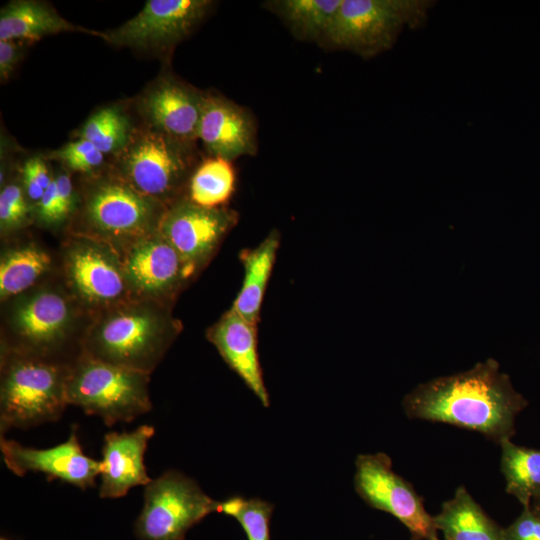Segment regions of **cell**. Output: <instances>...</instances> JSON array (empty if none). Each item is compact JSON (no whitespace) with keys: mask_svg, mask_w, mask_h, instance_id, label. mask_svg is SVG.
I'll list each match as a JSON object with an SVG mask.
<instances>
[{"mask_svg":"<svg viewBox=\"0 0 540 540\" xmlns=\"http://www.w3.org/2000/svg\"><path fill=\"white\" fill-rule=\"evenodd\" d=\"M402 405L411 419L470 429L500 444L515 434L516 417L528 401L489 358L467 371L418 385Z\"/></svg>","mask_w":540,"mask_h":540,"instance_id":"cell-1","label":"cell"},{"mask_svg":"<svg viewBox=\"0 0 540 540\" xmlns=\"http://www.w3.org/2000/svg\"><path fill=\"white\" fill-rule=\"evenodd\" d=\"M69 365L11 352L2 365L0 436L58 420L66 406Z\"/></svg>","mask_w":540,"mask_h":540,"instance_id":"cell-2","label":"cell"},{"mask_svg":"<svg viewBox=\"0 0 540 540\" xmlns=\"http://www.w3.org/2000/svg\"><path fill=\"white\" fill-rule=\"evenodd\" d=\"M148 385L149 374L81 354L68 367L66 399L112 426L151 410Z\"/></svg>","mask_w":540,"mask_h":540,"instance_id":"cell-3","label":"cell"},{"mask_svg":"<svg viewBox=\"0 0 540 540\" xmlns=\"http://www.w3.org/2000/svg\"><path fill=\"white\" fill-rule=\"evenodd\" d=\"M177 332L164 314L146 307H128L107 315L94 327L81 354L149 374Z\"/></svg>","mask_w":540,"mask_h":540,"instance_id":"cell-4","label":"cell"},{"mask_svg":"<svg viewBox=\"0 0 540 540\" xmlns=\"http://www.w3.org/2000/svg\"><path fill=\"white\" fill-rule=\"evenodd\" d=\"M430 0H342L324 38L362 57L390 49L401 31L422 28Z\"/></svg>","mask_w":540,"mask_h":540,"instance_id":"cell-5","label":"cell"},{"mask_svg":"<svg viewBox=\"0 0 540 540\" xmlns=\"http://www.w3.org/2000/svg\"><path fill=\"white\" fill-rule=\"evenodd\" d=\"M192 142L174 139L153 127L135 130L119 152L122 178L158 202L184 186L193 164Z\"/></svg>","mask_w":540,"mask_h":540,"instance_id":"cell-6","label":"cell"},{"mask_svg":"<svg viewBox=\"0 0 540 540\" xmlns=\"http://www.w3.org/2000/svg\"><path fill=\"white\" fill-rule=\"evenodd\" d=\"M219 506L220 502L205 494L195 480L168 470L145 486L134 534L139 540H185L188 530L207 515L219 512Z\"/></svg>","mask_w":540,"mask_h":540,"instance_id":"cell-7","label":"cell"},{"mask_svg":"<svg viewBox=\"0 0 540 540\" xmlns=\"http://www.w3.org/2000/svg\"><path fill=\"white\" fill-rule=\"evenodd\" d=\"M355 465L354 487L367 505L394 516L412 537L439 540L433 516L413 486L393 471L388 455L361 454Z\"/></svg>","mask_w":540,"mask_h":540,"instance_id":"cell-8","label":"cell"},{"mask_svg":"<svg viewBox=\"0 0 540 540\" xmlns=\"http://www.w3.org/2000/svg\"><path fill=\"white\" fill-rule=\"evenodd\" d=\"M237 222L234 210L206 208L182 199L163 213L158 228L193 274L211 258Z\"/></svg>","mask_w":540,"mask_h":540,"instance_id":"cell-9","label":"cell"},{"mask_svg":"<svg viewBox=\"0 0 540 540\" xmlns=\"http://www.w3.org/2000/svg\"><path fill=\"white\" fill-rule=\"evenodd\" d=\"M211 6L209 0H149L137 15L102 38L119 46L163 50L190 34Z\"/></svg>","mask_w":540,"mask_h":540,"instance_id":"cell-10","label":"cell"},{"mask_svg":"<svg viewBox=\"0 0 540 540\" xmlns=\"http://www.w3.org/2000/svg\"><path fill=\"white\" fill-rule=\"evenodd\" d=\"M84 214L95 231L114 238L145 237L163 215L156 200L139 193L122 177L103 179L94 185L87 195Z\"/></svg>","mask_w":540,"mask_h":540,"instance_id":"cell-11","label":"cell"},{"mask_svg":"<svg viewBox=\"0 0 540 540\" xmlns=\"http://www.w3.org/2000/svg\"><path fill=\"white\" fill-rule=\"evenodd\" d=\"M0 450L7 468L17 476L40 472L48 479H58L82 490L95 486L100 461L87 456L73 428L68 439L47 449L24 446L0 436Z\"/></svg>","mask_w":540,"mask_h":540,"instance_id":"cell-12","label":"cell"},{"mask_svg":"<svg viewBox=\"0 0 540 540\" xmlns=\"http://www.w3.org/2000/svg\"><path fill=\"white\" fill-rule=\"evenodd\" d=\"M70 317L69 304L62 295L46 291L32 296L15 311L14 331L19 342L12 352L52 361L50 355L63 342Z\"/></svg>","mask_w":540,"mask_h":540,"instance_id":"cell-13","label":"cell"},{"mask_svg":"<svg viewBox=\"0 0 540 540\" xmlns=\"http://www.w3.org/2000/svg\"><path fill=\"white\" fill-rule=\"evenodd\" d=\"M197 138L213 157L232 161L254 155L256 126L252 116L236 103L204 93Z\"/></svg>","mask_w":540,"mask_h":540,"instance_id":"cell-14","label":"cell"},{"mask_svg":"<svg viewBox=\"0 0 540 540\" xmlns=\"http://www.w3.org/2000/svg\"><path fill=\"white\" fill-rule=\"evenodd\" d=\"M154 433V427L141 425L130 432L105 434L99 474L101 498L123 497L131 488L146 486L152 480L146 471L144 455Z\"/></svg>","mask_w":540,"mask_h":540,"instance_id":"cell-15","label":"cell"},{"mask_svg":"<svg viewBox=\"0 0 540 540\" xmlns=\"http://www.w3.org/2000/svg\"><path fill=\"white\" fill-rule=\"evenodd\" d=\"M123 270L129 285L141 294L153 296L173 293L192 275L160 233L140 238L129 251Z\"/></svg>","mask_w":540,"mask_h":540,"instance_id":"cell-16","label":"cell"},{"mask_svg":"<svg viewBox=\"0 0 540 540\" xmlns=\"http://www.w3.org/2000/svg\"><path fill=\"white\" fill-rule=\"evenodd\" d=\"M204 93L172 78L153 85L141 98L140 109L150 126L180 141L197 139Z\"/></svg>","mask_w":540,"mask_h":540,"instance_id":"cell-17","label":"cell"},{"mask_svg":"<svg viewBox=\"0 0 540 540\" xmlns=\"http://www.w3.org/2000/svg\"><path fill=\"white\" fill-rule=\"evenodd\" d=\"M257 326L230 308L208 330L207 337L262 405L269 407L270 396L258 355Z\"/></svg>","mask_w":540,"mask_h":540,"instance_id":"cell-18","label":"cell"},{"mask_svg":"<svg viewBox=\"0 0 540 540\" xmlns=\"http://www.w3.org/2000/svg\"><path fill=\"white\" fill-rule=\"evenodd\" d=\"M68 272L76 291L91 303L114 302L129 285L124 270L112 256L91 243H82L70 251Z\"/></svg>","mask_w":540,"mask_h":540,"instance_id":"cell-19","label":"cell"},{"mask_svg":"<svg viewBox=\"0 0 540 540\" xmlns=\"http://www.w3.org/2000/svg\"><path fill=\"white\" fill-rule=\"evenodd\" d=\"M81 31L103 37V33L75 26L43 2L17 0L0 11V41H35L60 32Z\"/></svg>","mask_w":540,"mask_h":540,"instance_id":"cell-20","label":"cell"},{"mask_svg":"<svg viewBox=\"0 0 540 540\" xmlns=\"http://www.w3.org/2000/svg\"><path fill=\"white\" fill-rule=\"evenodd\" d=\"M279 245V232L273 230L257 247L245 249L239 255L244 267V279L231 309L256 325L260 321L262 302Z\"/></svg>","mask_w":540,"mask_h":540,"instance_id":"cell-21","label":"cell"},{"mask_svg":"<svg viewBox=\"0 0 540 540\" xmlns=\"http://www.w3.org/2000/svg\"><path fill=\"white\" fill-rule=\"evenodd\" d=\"M433 520L444 540H504L503 528L485 513L464 486L443 502Z\"/></svg>","mask_w":540,"mask_h":540,"instance_id":"cell-22","label":"cell"},{"mask_svg":"<svg viewBox=\"0 0 540 540\" xmlns=\"http://www.w3.org/2000/svg\"><path fill=\"white\" fill-rule=\"evenodd\" d=\"M501 446V472L506 492L525 506L540 496V450L516 445L511 439Z\"/></svg>","mask_w":540,"mask_h":540,"instance_id":"cell-23","label":"cell"},{"mask_svg":"<svg viewBox=\"0 0 540 540\" xmlns=\"http://www.w3.org/2000/svg\"><path fill=\"white\" fill-rule=\"evenodd\" d=\"M236 175L231 161L210 157L190 175L188 199L206 208H219L230 200L235 190Z\"/></svg>","mask_w":540,"mask_h":540,"instance_id":"cell-24","label":"cell"},{"mask_svg":"<svg viewBox=\"0 0 540 540\" xmlns=\"http://www.w3.org/2000/svg\"><path fill=\"white\" fill-rule=\"evenodd\" d=\"M342 0H280L269 2L292 31L306 39L324 37Z\"/></svg>","mask_w":540,"mask_h":540,"instance_id":"cell-25","label":"cell"},{"mask_svg":"<svg viewBox=\"0 0 540 540\" xmlns=\"http://www.w3.org/2000/svg\"><path fill=\"white\" fill-rule=\"evenodd\" d=\"M50 257L35 247H24L6 254L0 264V293L2 298L19 294L48 269Z\"/></svg>","mask_w":540,"mask_h":540,"instance_id":"cell-26","label":"cell"},{"mask_svg":"<svg viewBox=\"0 0 540 540\" xmlns=\"http://www.w3.org/2000/svg\"><path fill=\"white\" fill-rule=\"evenodd\" d=\"M131 133L127 117L119 109L107 107L93 114L79 135L103 154H108L119 153L127 144Z\"/></svg>","mask_w":540,"mask_h":540,"instance_id":"cell-27","label":"cell"},{"mask_svg":"<svg viewBox=\"0 0 540 540\" xmlns=\"http://www.w3.org/2000/svg\"><path fill=\"white\" fill-rule=\"evenodd\" d=\"M274 506L260 498L233 496L220 502L219 513L234 517L248 540H270V520Z\"/></svg>","mask_w":540,"mask_h":540,"instance_id":"cell-28","label":"cell"},{"mask_svg":"<svg viewBox=\"0 0 540 540\" xmlns=\"http://www.w3.org/2000/svg\"><path fill=\"white\" fill-rule=\"evenodd\" d=\"M49 157L61 161L71 170L83 173L96 169L104 161V154L82 138L52 152Z\"/></svg>","mask_w":540,"mask_h":540,"instance_id":"cell-29","label":"cell"},{"mask_svg":"<svg viewBox=\"0 0 540 540\" xmlns=\"http://www.w3.org/2000/svg\"><path fill=\"white\" fill-rule=\"evenodd\" d=\"M29 213L22 188L14 183L6 185L0 193V224L2 230L21 226Z\"/></svg>","mask_w":540,"mask_h":540,"instance_id":"cell-30","label":"cell"},{"mask_svg":"<svg viewBox=\"0 0 540 540\" xmlns=\"http://www.w3.org/2000/svg\"><path fill=\"white\" fill-rule=\"evenodd\" d=\"M22 174L27 195L38 203L54 179L46 163L40 157L30 158L24 164Z\"/></svg>","mask_w":540,"mask_h":540,"instance_id":"cell-31","label":"cell"},{"mask_svg":"<svg viewBox=\"0 0 540 540\" xmlns=\"http://www.w3.org/2000/svg\"><path fill=\"white\" fill-rule=\"evenodd\" d=\"M504 540H540V516L529 506L523 507L521 514L503 528Z\"/></svg>","mask_w":540,"mask_h":540,"instance_id":"cell-32","label":"cell"},{"mask_svg":"<svg viewBox=\"0 0 540 540\" xmlns=\"http://www.w3.org/2000/svg\"><path fill=\"white\" fill-rule=\"evenodd\" d=\"M22 49L18 41H0V79L5 82L20 60Z\"/></svg>","mask_w":540,"mask_h":540,"instance_id":"cell-33","label":"cell"},{"mask_svg":"<svg viewBox=\"0 0 540 540\" xmlns=\"http://www.w3.org/2000/svg\"><path fill=\"white\" fill-rule=\"evenodd\" d=\"M39 216L46 223L62 221L59 210L55 178L37 203Z\"/></svg>","mask_w":540,"mask_h":540,"instance_id":"cell-34","label":"cell"},{"mask_svg":"<svg viewBox=\"0 0 540 540\" xmlns=\"http://www.w3.org/2000/svg\"><path fill=\"white\" fill-rule=\"evenodd\" d=\"M55 182L59 210L62 220H64L71 213L74 206L73 186L69 175L64 173L58 174L55 177Z\"/></svg>","mask_w":540,"mask_h":540,"instance_id":"cell-35","label":"cell"},{"mask_svg":"<svg viewBox=\"0 0 540 540\" xmlns=\"http://www.w3.org/2000/svg\"><path fill=\"white\" fill-rule=\"evenodd\" d=\"M530 507L538 516H540V496L531 501Z\"/></svg>","mask_w":540,"mask_h":540,"instance_id":"cell-36","label":"cell"},{"mask_svg":"<svg viewBox=\"0 0 540 540\" xmlns=\"http://www.w3.org/2000/svg\"><path fill=\"white\" fill-rule=\"evenodd\" d=\"M410 540H420V539L411 536V539H410Z\"/></svg>","mask_w":540,"mask_h":540,"instance_id":"cell-37","label":"cell"},{"mask_svg":"<svg viewBox=\"0 0 540 540\" xmlns=\"http://www.w3.org/2000/svg\"><path fill=\"white\" fill-rule=\"evenodd\" d=\"M0 540H8V539H6V538H3V537H1V539H0Z\"/></svg>","mask_w":540,"mask_h":540,"instance_id":"cell-38","label":"cell"}]
</instances>
